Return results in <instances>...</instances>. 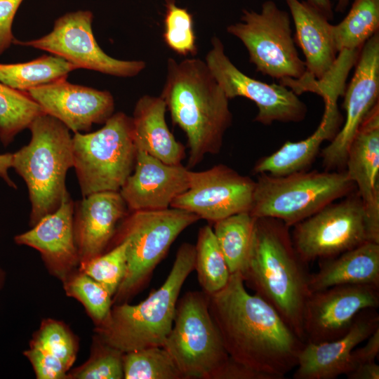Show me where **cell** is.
Wrapping results in <instances>:
<instances>
[{
  "label": "cell",
  "instance_id": "obj_8",
  "mask_svg": "<svg viewBox=\"0 0 379 379\" xmlns=\"http://www.w3.org/2000/svg\"><path fill=\"white\" fill-rule=\"evenodd\" d=\"M73 167L83 197L119 192L133 171L138 149L132 119L113 114L99 130L72 136Z\"/></svg>",
  "mask_w": 379,
  "mask_h": 379
},
{
  "label": "cell",
  "instance_id": "obj_28",
  "mask_svg": "<svg viewBox=\"0 0 379 379\" xmlns=\"http://www.w3.org/2000/svg\"><path fill=\"white\" fill-rule=\"evenodd\" d=\"M255 220L250 212H243L213 223L214 235L230 274H241L246 266Z\"/></svg>",
  "mask_w": 379,
  "mask_h": 379
},
{
  "label": "cell",
  "instance_id": "obj_2",
  "mask_svg": "<svg viewBox=\"0 0 379 379\" xmlns=\"http://www.w3.org/2000/svg\"><path fill=\"white\" fill-rule=\"evenodd\" d=\"M165 84L160 97L172 121L185 133L189 149L187 168L205 155L219 153L225 132L232 122L229 99L205 61L187 58L167 60Z\"/></svg>",
  "mask_w": 379,
  "mask_h": 379
},
{
  "label": "cell",
  "instance_id": "obj_37",
  "mask_svg": "<svg viewBox=\"0 0 379 379\" xmlns=\"http://www.w3.org/2000/svg\"><path fill=\"white\" fill-rule=\"evenodd\" d=\"M165 43L177 54L194 56L197 46L192 14L187 9L177 6L175 0H165Z\"/></svg>",
  "mask_w": 379,
  "mask_h": 379
},
{
  "label": "cell",
  "instance_id": "obj_30",
  "mask_svg": "<svg viewBox=\"0 0 379 379\" xmlns=\"http://www.w3.org/2000/svg\"><path fill=\"white\" fill-rule=\"evenodd\" d=\"M194 246L198 281L204 293L213 294L227 285L231 274L211 225L199 229Z\"/></svg>",
  "mask_w": 379,
  "mask_h": 379
},
{
  "label": "cell",
  "instance_id": "obj_45",
  "mask_svg": "<svg viewBox=\"0 0 379 379\" xmlns=\"http://www.w3.org/2000/svg\"><path fill=\"white\" fill-rule=\"evenodd\" d=\"M6 278V272L2 268L0 267V291L2 289V288L4 286Z\"/></svg>",
  "mask_w": 379,
  "mask_h": 379
},
{
  "label": "cell",
  "instance_id": "obj_15",
  "mask_svg": "<svg viewBox=\"0 0 379 379\" xmlns=\"http://www.w3.org/2000/svg\"><path fill=\"white\" fill-rule=\"evenodd\" d=\"M353 77L344 92L345 119L343 126L321 152L326 171L345 168L350 145L360 125L378 103L379 95V32L362 46Z\"/></svg>",
  "mask_w": 379,
  "mask_h": 379
},
{
  "label": "cell",
  "instance_id": "obj_36",
  "mask_svg": "<svg viewBox=\"0 0 379 379\" xmlns=\"http://www.w3.org/2000/svg\"><path fill=\"white\" fill-rule=\"evenodd\" d=\"M29 345L47 351L69 371L77 359L78 342L75 335L63 322L55 319H43Z\"/></svg>",
  "mask_w": 379,
  "mask_h": 379
},
{
  "label": "cell",
  "instance_id": "obj_42",
  "mask_svg": "<svg viewBox=\"0 0 379 379\" xmlns=\"http://www.w3.org/2000/svg\"><path fill=\"white\" fill-rule=\"evenodd\" d=\"M12 159L13 154L11 153L0 154V178H2L9 187L16 189V185L11 179L8 175V170L12 168Z\"/></svg>",
  "mask_w": 379,
  "mask_h": 379
},
{
  "label": "cell",
  "instance_id": "obj_43",
  "mask_svg": "<svg viewBox=\"0 0 379 379\" xmlns=\"http://www.w3.org/2000/svg\"><path fill=\"white\" fill-rule=\"evenodd\" d=\"M319 9L328 19L333 18V4L331 0H307Z\"/></svg>",
  "mask_w": 379,
  "mask_h": 379
},
{
  "label": "cell",
  "instance_id": "obj_12",
  "mask_svg": "<svg viewBox=\"0 0 379 379\" xmlns=\"http://www.w3.org/2000/svg\"><path fill=\"white\" fill-rule=\"evenodd\" d=\"M93 14L88 10L65 13L53 30L36 39L15 44L31 46L59 56L76 69H86L119 77H133L146 67L142 60H122L109 56L98 44L92 29Z\"/></svg>",
  "mask_w": 379,
  "mask_h": 379
},
{
  "label": "cell",
  "instance_id": "obj_14",
  "mask_svg": "<svg viewBox=\"0 0 379 379\" xmlns=\"http://www.w3.org/2000/svg\"><path fill=\"white\" fill-rule=\"evenodd\" d=\"M255 181L233 168L215 165L189 173V187L171 203L176 208L214 223L243 212H250Z\"/></svg>",
  "mask_w": 379,
  "mask_h": 379
},
{
  "label": "cell",
  "instance_id": "obj_21",
  "mask_svg": "<svg viewBox=\"0 0 379 379\" xmlns=\"http://www.w3.org/2000/svg\"><path fill=\"white\" fill-rule=\"evenodd\" d=\"M129 211L119 192L105 191L74 203V234L79 265L105 253Z\"/></svg>",
  "mask_w": 379,
  "mask_h": 379
},
{
  "label": "cell",
  "instance_id": "obj_13",
  "mask_svg": "<svg viewBox=\"0 0 379 379\" xmlns=\"http://www.w3.org/2000/svg\"><path fill=\"white\" fill-rule=\"evenodd\" d=\"M205 62L229 100L243 97L256 105L255 121L270 125L274 121L300 122L305 119L307 106L297 94L280 84H269L243 73L227 56L218 37L212 38Z\"/></svg>",
  "mask_w": 379,
  "mask_h": 379
},
{
  "label": "cell",
  "instance_id": "obj_10",
  "mask_svg": "<svg viewBox=\"0 0 379 379\" xmlns=\"http://www.w3.org/2000/svg\"><path fill=\"white\" fill-rule=\"evenodd\" d=\"M227 32L243 43L258 72L279 84L305 75V62L295 46L290 15L273 1H265L260 12L243 10L241 21L229 25Z\"/></svg>",
  "mask_w": 379,
  "mask_h": 379
},
{
  "label": "cell",
  "instance_id": "obj_20",
  "mask_svg": "<svg viewBox=\"0 0 379 379\" xmlns=\"http://www.w3.org/2000/svg\"><path fill=\"white\" fill-rule=\"evenodd\" d=\"M346 173L367 217L372 241L379 243V104L366 117L347 154Z\"/></svg>",
  "mask_w": 379,
  "mask_h": 379
},
{
  "label": "cell",
  "instance_id": "obj_22",
  "mask_svg": "<svg viewBox=\"0 0 379 379\" xmlns=\"http://www.w3.org/2000/svg\"><path fill=\"white\" fill-rule=\"evenodd\" d=\"M379 328L376 308L360 312L348 331L335 340L305 343L298 358L294 379H334L347 371L352 352Z\"/></svg>",
  "mask_w": 379,
  "mask_h": 379
},
{
  "label": "cell",
  "instance_id": "obj_35",
  "mask_svg": "<svg viewBox=\"0 0 379 379\" xmlns=\"http://www.w3.org/2000/svg\"><path fill=\"white\" fill-rule=\"evenodd\" d=\"M127 246L126 241H121L78 270L100 283L113 298L126 274Z\"/></svg>",
  "mask_w": 379,
  "mask_h": 379
},
{
  "label": "cell",
  "instance_id": "obj_32",
  "mask_svg": "<svg viewBox=\"0 0 379 379\" xmlns=\"http://www.w3.org/2000/svg\"><path fill=\"white\" fill-rule=\"evenodd\" d=\"M124 379H185L174 359L162 346L124 353Z\"/></svg>",
  "mask_w": 379,
  "mask_h": 379
},
{
  "label": "cell",
  "instance_id": "obj_27",
  "mask_svg": "<svg viewBox=\"0 0 379 379\" xmlns=\"http://www.w3.org/2000/svg\"><path fill=\"white\" fill-rule=\"evenodd\" d=\"M76 68L65 59L54 55H44L33 60L13 63H0V82L21 91L57 81L67 79Z\"/></svg>",
  "mask_w": 379,
  "mask_h": 379
},
{
  "label": "cell",
  "instance_id": "obj_29",
  "mask_svg": "<svg viewBox=\"0 0 379 379\" xmlns=\"http://www.w3.org/2000/svg\"><path fill=\"white\" fill-rule=\"evenodd\" d=\"M378 29L379 0H354L343 20L337 25H332V34L338 53L361 51Z\"/></svg>",
  "mask_w": 379,
  "mask_h": 379
},
{
  "label": "cell",
  "instance_id": "obj_11",
  "mask_svg": "<svg viewBox=\"0 0 379 379\" xmlns=\"http://www.w3.org/2000/svg\"><path fill=\"white\" fill-rule=\"evenodd\" d=\"M293 227L291 234L293 246L307 264L336 257L372 241L357 192L332 202Z\"/></svg>",
  "mask_w": 379,
  "mask_h": 379
},
{
  "label": "cell",
  "instance_id": "obj_1",
  "mask_svg": "<svg viewBox=\"0 0 379 379\" xmlns=\"http://www.w3.org/2000/svg\"><path fill=\"white\" fill-rule=\"evenodd\" d=\"M209 311L230 357L265 375L283 379L297 365L305 345L277 310L249 293L240 273L208 295Z\"/></svg>",
  "mask_w": 379,
  "mask_h": 379
},
{
  "label": "cell",
  "instance_id": "obj_18",
  "mask_svg": "<svg viewBox=\"0 0 379 379\" xmlns=\"http://www.w3.org/2000/svg\"><path fill=\"white\" fill-rule=\"evenodd\" d=\"M190 170L168 164L138 149L135 166L119 190L129 211L161 210L189 187Z\"/></svg>",
  "mask_w": 379,
  "mask_h": 379
},
{
  "label": "cell",
  "instance_id": "obj_38",
  "mask_svg": "<svg viewBox=\"0 0 379 379\" xmlns=\"http://www.w3.org/2000/svg\"><path fill=\"white\" fill-rule=\"evenodd\" d=\"M32 364L37 379H67L69 369L56 357L42 348L29 345L23 352Z\"/></svg>",
  "mask_w": 379,
  "mask_h": 379
},
{
  "label": "cell",
  "instance_id": "obj_9",
  "mask_svg": "<svg viewBox=\"0 0 379 379\" xmlns=\"http://www.w3.org/2000/svg\"><path fill=\"white\" fill-rule=\"evenodd\" d=\"M162 347L185 379H222L231 361L210 314L208 295L203 291H187L178 299Z\"/></svg>",
  "mask_w": 379,
  "mask_h": 379
},
{
  "label": "cell",
  "instance_id": "obj_39",
  "mask_svg": "<svg viewBox=\"0 0 379 379\" xmlns=\"http://www.w3.org/2000/svg\"><path fill=\"white\" fill-rule=\"evenodd\" d=\"M23 0H0V55L14 43L12 25Z\"/></svg>",
  "mask_w": 379,
  "mask_h": 379
},
{
  "label": "cell",
  "instance_id": "obj_19",
  "mask_svg": "<svg viewBox=\"0 0 379 379\" xmlns=\"http://www.w3.org/2000/svg\"><path fill=\"white\" fill-rule=\"evenodd\" d=\"M74 202L68 193L59 208L14 237L18 245L38 251L48 272L61 282L79 266L74 234Z\"/></svg>",
  "mask_w": 379,
  "mask_h": 379
},
{
  "label": "cell",
  "instance_id": "obj_6",
  "mask_svg": "<svg viewBox=\"0 0 379 379\" xmlns=\"http://www.w3.org/2000/svg\"><path fill=\"white\" fill-rule=\"evenodd\" d=\"M199 220L192 213L172 207L129 211L107 249L123 241L128 243L126 272L112 298L113 305L128 302L140 293L176 238Z\"/></svg>",
  "mask_w": 379,
  "mask_h": 379
},
{
  "label": "cell",
  "instance_id": "obj_33",
  "mask_svg": "<svg viewBox=\"0 0 379 379\" xmlns=\"http://www.w3.org/2000/svg\"><path fill=\"white\" fill-rule=\"evenodd\" d=\"M62 283L65 294L83 305L95 326L107 318L113 306L112 295L100 283L78 269Z\"/></svg>",
  "mask_w": 379,
  "mask_h": 379
},
{
  "label": "cell",
  "instance_id": "obj_47",
  "mask_svg": "<svg viewBox=\"0 0 379 379\" xmlns=\"http://www.w3.org/2000/svg\"><path fill=\"white\" fill-rule=\"evenodd\" d=\"M336 62H343V63H345V64H346L347 66L350 67V69H352V67L350 66V65L349 63H347V62H345V61H343V60H337V61L335 62V63H336ZM333 66H334V65H333ZM332 68H333V67H332ZM311 80H312V79H311ZM311 80H310V81H311ZM310 81H309V82H310ZM309 82L307 83V84H309ZM307 86H306V92H307Z\"/></svg>",
  "mask_w": 379,
  "mask_h": 379
},
{
  "label": "cell",
  "instance_id": "obj_23",
  "mask_svg": "<svg viewBox=\"0 0 379 379\" xmlns=\"http://www.w3.org/2000/svg\"><path fill=\"white\" fill-rule=\"evenodd\" d=\"M343 93L339 86L323 88L319 95L324 101L325 109L315 131L302 140L286 142L274 153L261 158L254 166V173L283 176L307 169L319 154L321 144L332 140L342 126L343 119L337 102Z\"/></svg>",
  "mask_w": 379,
  "mask_h": 379
},
{
  "label": "cell",
  "instance_id": "obj_41",
  "mask_svg": "<svg viewBox=\"0 0 379 379\" xmlns=\"http://www.w3.org/2000/svg\"><path fill=\"white\" fill-rule=\"evenodd\" d=\"M345 375L348 379H378L379 366L375 361L366 363L357 366Z\"/></svg>",
  "mask_w": 379,
  "mask_h": 379
},
{
  "label": "cell",
  "instance_id": "obj_24",
  "mask_svg": "<svg viewBox=\"0 0 379 379\" xmlns=\"http://www.w3.org/2000/svg\"><path fill=\"white\" fill-rule=\"evenodd\" d=\"M295 29L296 44L305 57V75L322 79L338 57L328 19L307 1L285 0Z\"/></svg>",
  "mask_w": 379,
  "mask_h": 379
},
{
  "label": "cell",
  "instance_id": "obj_40",
  "mask_svg": "<svg viewBox=\"0 0 379 379\" xmlns=\"http://www.w3.org/2000/svg\"><path fill=\"white\" fill-rule=\"evenodd\" d=\"M366 340L364 346L356 347L352 352L345 375L361 364L375 361L379 354V328Z\"/></svg>",
  "mask_w": 379,
  "mask_h": 379
},
{
  "label": "cell",
  "instance_id": "obj_5",
  "mask_svg": "<svg viewBox=\"0 0 379 379\" xmlns=\"http://www.w3.org/2000/svg\"><path fill=\"white\" fill-rule=\"evenodd\" d=\"M29 143L13 153L12 168L27 185L33 227L55 211L69 193L66 175L73 167L72 137L57 119L43 114L29 125Z\"/></svg>",
  "mask_w": 379,
  "mask_h": 379
},
{
  "label": "cell",
  "instance_id": "obj_46",
  "mask_svg": "<svg viewBox=\"0 0 379 379\" xmlns=\"http://www.w3.org/2000/svg\"><path fill=\"white\" fill-rule=\"evenodd\" d=\"M337 60H343V61L347 62V63H349V64L350 65V66L352 67H352H353V65H352V62H351L350 60L346 59V58H338L336 60V61H337ZM336 61H335V62H336ZM334 65H335V64H334ZM310 80H311V79H310ZM310 80H309V81L307 82V84H305V92H306V86H307V83H308Z\"/></svg>",
  "mask_w": 379,
  "mask_h": 379
},
{
  "label": "cell",
  "instance_id": "obj_3",
  "mask_svg": "<svg viewBox=\"0 0 379 379\" xmlns=\"http://www.w3.org/2000/svg\"><path fill=\"white\" fill-rule=\"evenodd\" d=\"M289 227L279 220L256 218L252 245L241 273L244 284L271 305L303 341L310 274L296 251Z\"/></svg>",
  "mask_w": 379,
  "mask_h": 379
},
{
  "label": "cell",
  "instance_id": "obj_17",
  "mask_svg": "<svg viewBox=\"0 0 379 379\" xmlns=\"http://www.w3.org/2000/svg\"><path fill=\"white\" fill-rule=\"evenodd\" d=\"M47 114L74 133L88 131L95 124H105L114 114L110 92L73 84L62 79L26 91Z\"/></svg>",
  "mask_w": 379,
  "mask_h": 379
},
{
  "label": "cell",
  "instance_id": "obj_44",
  "mask_svg": "<svg viewBox=\"0 0 379 379\" xmlns=\"http://www.w3.org/2000/svg\"><path fill=\"white\" fill-rule=\"evenodd\" d=\"M335 11L338 13H344L349 4L350 0H335Z\"/></svg>",
  "mask_w": 379,
  "mask_h": 379
},
{
  "label": "cell",
  "instance_id": "obj_4",
  "mask_svg": "<svg viewBox=\"0 0 379 379\" xmlns=\"http://www.w3.org/2000/svg\"><path fill=\"white\" fill-rule=\"evenodd\" d=\"M194 262L195 246L182 244L163 284L138 304H114L107 318L95 326V335L124 353L162 346L173 326L181 288L194 270Z\"/></svg>",
  "mask_w": 379,
  "mask_h": 379
},
{
  "label": "cell",
  "instance_id": "obj_34",
  "mask_svg": "<svg viewBox=\"0 0 379 379\" xmlns=\"http://www.w3.org/2000/svg\"><path fill=\"white\" fill-rule=\"evenodd\" d=\"M124 352L101 340L95 335L91 352L82 365L67 373L70 379H122Z\"/></svg>",
  "mask_w": 379,
  "mask_h": 379
},
{
  "label": "cell",
  "instance_id": "obj_25",
  "mask_svg": "<svg viewBox=\"0 0 379 379\" xmlns=\"http://www.w3.org/2000/svg\"><path fill=\"white\" fill-rule=\"evenodd\" d=\"M166 105L160 97L145 95L137 101L133 113V138L138 149L168 164H180L185 147L178 141L166 121Z\"/></svg>",
  "mask_w": 379,
  "mask_h": 379
},
{
  "label": "cell",
  "instance_id": "obj_26",
  "mask_svg": "<svg viewBox=\"0 0 379 379\" xmlns=\"http://www.w3.org/2000/svg\"><path fill=\"white\" fill-rule=\"evenodd\" d=\"M321 260L319 270L310 274L311 293L338 285L379 287V243L366 241L336 257Z\"/></svg>",
  "mask_w": 379,
  "mask_h": 379
},
{
  "label": "cell",
  "instance_id": "obj_31",
  "mask_svg": "<svg viewBox=\"0 0 379 379\" xmlns=\"http://www.w3.org/2000/svg\"><path fill=\"white\" fill-rule=\"evenodd\" d=\"M45 114L25 91L0 82V141L8 146L15 137L28 128L39 115Z\"/></svg>",
  "mask_w": 379,
  "mask_h": 379
},
{
  "label": "cell",
  "instance_id": "obj_16",
  "mask_svg": "<svg viewBox=\"0 0 379 379\" xmlns=\"http://www.w3.org/2000/svg\"><path fill=\"white\" fill-rule=\"evenodd\" d=\"M379 307V287L371 285L334 286L311 293L304 307L305 343L335 340L350 329L358 314Z\"/></svg>",
  "mask_w": 379,
  "mask_h": 379
},
{
  "label": "cell",
  "instance_id": "obj_7",
  "mask_svg": "<svg viewBox=\"0 0 379 379\" xmlns=\"http://www.w3.org/2000/svg\"><path fill=\"white\" fill-rule=\"evenodd\" d=\"M355 188L345 171H305L283 176L259 174L250 213L291 227Z\"/></svg>",
  "mask_w": 379,
  "mask_h": 379
}]
</instances>
